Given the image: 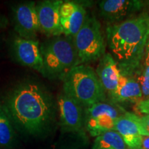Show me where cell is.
<instances>
[{
    "mask_svg": "<svg viewBox=\"0 0 149 149\" xmlns=\"http://www.w3.org/2000/svg\"><path fill=\"white\" fill-rule=\"evenodd\" d=\"M11 51L18 63L30 67L42 74L43 59L38 41L26 40L16 36L12 41Z\"/></svg>",
    "mask_w": 149,
    "mask_h": 149,
    "instance_id": "10",
    "label": "cell"
},
{
    "mask_svg": "<svg viewBox=\"0 0 149 149\" xmlns=\"http://www.w3.org/2000/svg\"><path fill=\"white\" fill-rule=\"evenodd\" d=\"M145 50L149 52V38H148V42H147V44H146V49H145Z\"/></svg>",
    "mask_w": 149,
    "mask_h": 149,
    "instance_id": "24",
    "label": "cell"
},
{
    "mask_svg": "<svg viewBox=\"0 0 149 149\" xmlns=\"http://www.w3.org/2000/svg\"><path fill=\"white\" fill-rule=\"evenodd\" d=\"M109 50L121 72L135 74L144 58L149 38V13L144 12L107 28Z\"/></svg>",
    "mask_w": 149,
    "mask_h": 149,
    "instance_id": "2",
    "label": "cell"
},
{
    "mask_svg": "<svg viewBox=\"0 0 149 149\" xmlns=\"http://www.w3.org/2000/svg\"><path fill=\"white\" fill-rule=\"evenodd\" d=\"M141 100H143L142 92L135 74L122 73L118 88L110 98V101L118 105L124 103L137 104Z\"/></svg>",
    "mask_w": 149,
    "mask_h": 149,
    "instance_id": "15",
    "label": "cell"
},
{
    "mask_svg": "<svg viewBox=\"0 0 149 149\" xmlns=\"http://www.w3.org/2000/svg\"><path fill=\"white\" fill-rule=\"evenodd\" d=\"M15 141L13 126L6 115L0 109V146L4 149H10Z\"/></svg>",
    "mask_w": 149,
    "mask_h": 149,
    "instance_id": "17",
    "label": "cell"
},
{
    "mask_svg": "<svg viewBox=\"0 0 149 149\" xmlns=\"http://www.w3.org/2000/svg\"><path fill=\"white\" fill-rule=\"evenodd\" d=\"M127 149H129V148H127Z\"/></svg>",
    "mask_w": 149,
    "mask_h": 149,
    "instance_id": "25",
    "label": "cell"
},
{
    "mask_svg": "<svg viewBox=\"0 0 149 149\" xmlns=\"http://www.w3.org/2000/svg\"><path fill=\"white\" fill-rule=\"evenodd\" d=\"M79 64L95 61L105 54L101 24L95 16L87 14L83 26L73 38Z\"/></svg>",
    "mask_w": 149,
    "mask_h": 149,
    "instance_id": "5",
    "label": "cell"
},
{
    "mask_svg": "<svg viewBox=\"0 0 149 149\" xmlns=\"http://www.w3.org/2000/svg\"><path fill=\"white\" fill-rule=\"evenodd\" d=\"M57 105L61 132L86 137L84 108L63 91L57 95Z\"/></svg>",
    "mask_w": 149,
    "mask_h": 149,
    "instance_id": "7",
    "label": "cell"
},
{
    "mask_svg": "<svg viewBox=\"0 0 149 149\" xmlns=\"http://www.w3.org/2000/svg\"><path fill=\"white\" fill-rule=\"evenodd\" d=\"M95 72L107 96L109 99L112 97L118 88L122 73L111 53H105L102 56Z\"/></svg>",
    "mask_w": 149,
    "mask_h": 149,
    "instance_id": "13",
    "label": "cell"
},
{
    "mask_svg": "<svg viewBox=\"0 0 149 149\" xmlns=\"http://www.w3.org/2000/svg\"><path fill=\"white\" fill-rule=\"evenodd\" d=\"M124 139L115 130H109L96 137L93 149H127Z\"/></svg>",
    "mask_w": 149,
    "mask_h": 149,
    "instance_id": "16",
    "label": "cell"
},
{
    "mask_svg": "<svg viewBox=\"0 0 149 149\" xmlns=\"http://www.w3.org/2000/svg\"><path fill=\"white\" fill-rule=\"evenodd\" d=\"M86 141V137L71 134V139L57 141L52 146V149H83Z\"/></svg>",
    "mask_w": 149,
    "mask_h": 149,
    "instance_id": "19",
    "label": "cell"
},
{
    "mask_svg": "<svg viewBox=\"0 0 149 149\" xmlns=\"http://www.w3.org/2000/svg\"><path fill=\"white\" fill-rule=\"evenodd\" d=\"M62 81L63 92L79 102L85 109L107 100V94L95 71L87 65L74 66Z\"/></svg>",
    "mask_w": 149,
    "mask_h": 149,
    "instance_id": "3",
    "label": "cell"
},
{
    "mask_svg": "<svg viewBox=\"0 0 149 149\" xmlns=\"http://www.w3.org/2000/svg\"><path fill=\"white\" fill-rule=\"evenodd\" d=\"M8 24V19L3 15L0 14V29L5 28Z\"/></svg>",
    "mask_w": 149,
    "mask_h": 149,
    "instance_id": "23",
    "label": "cell"
},
{
    "mask_svg": "<svg viewBox=\"0 0 149 149\" xmlns=\"http://www.w3.org/2000/svg\"><path fill=\"white\" fill-rule=\"evenodd\" d=\"M135 76L140 85L143 100L149 98V52L146 50L144 58Z\"/></svg>",
    "mask_w": 149,
    "mask_h": 149,
    "instance_id": "18",
    "label": "cell"
},
{
    "mask_svg": "<svg viewBox=\"0 0 149 149\" xmlns=\"http://www.w3.org/2000/svg\"><path fill=\"white\" fill-rule=\"evenodd\" d=\"M40 48L44 77L62 80L72 68L79 65L72 37L64 35L53 37Z\"/></svg>",
    "mask_w": 149,
    "mask_h": 149,
    "instance_id": "4",
    "label": "cell"
},
{
    "mask_svg": "<svg viewBox=\"0 0 149 149\" xmlns=\"http://www.w3.org/2000/svg\"><path fill=\"white\" fill-rule=\"evenodd\" d=\"M60 24L63 35L74 38L83 26L87 13L84 3L63 1L60 7Z\"/></svg>",
    "mask_w": 149,
    "mask_h": 149,
    "instance_id": "12",
    "label": "cell"
},
{
    "mask_svg": "<svg viewBox=\"0 0 149 149\" xmlns=\"http://www.w3.org/2000/svg\"><path fill=\"white\" fill-rule=\"evenodd\" d=\"M124 109L112 102H100L85 109L84 127L93 137H98L109 130H114L116 120Z\"/></svg>",
    "mask_w": 149,
    "mask_h": 149,
    "instance_id": "6",
    "label": "cell"
},
{
    "mask_svg": "<svg viewBox=\"0 0 149 149\" xmlns=\"http://www.w3.org/2000/svg\"><path fill=\"white\" fill-rule=\"evenodd\" d=\"M1 110L20 133L43 137L55 124L57 100L41 84L24 81L7 95Z\"/></svg>",
    "mask_w": 149,
    "mask_h": 149,
    "instance_id": "1",
    "label": "cell"
},
{
    "mask_svg": "<svg viewBox=\"0 0 149 149\" xmlns=\"http://www.w3.org/2000/svg\"><path fill=\"white\" fill-rule=\"evenodd\" d=\"M36 4L34 1H26L13 7L15 30L22 38L36 40L37 33L40 31Z\"/></svg>",
    "mask_w": 149,
    "mask_h": 149,
    "instance_id": "8",
    "label": "cell"
},
{
    "mask_svg": "<svg viewBox=\"0 0 149 149\" xmlns=\"http://www.w3.org/2000/svg\"><path fill=\"white\" fill-rule=\"evenodd\" d=\"M141 149H149V136L141 137Z\"/></svg>",
    "mask_w": 149,
    "mask_h": 149,
    "instance_id": "22",
    "label": "cell"
},
{
    "mask_svg": "<svg viewBox=\"0 0 149 149\" xmlns=\"http://www.w3.org/2000/svg\"><path fill=\"white\" fill-rule=\"evenodd\" d=\"M135 110L137 113L149 115V98L141 100L139 103L135 104Z\"/></svg>",
    "mask_w": 149,
    "mask_h": 149,
    "instance_id": "21",
    "label": "cell"
},
{
    "mask_svg": "<svg viewBox=\"0 0 149 149\" xmlns=\"http://www.w3.org/2000/svg\"><path fill=\"white\" fill-rule=\"evenodd\" d=\"M137 115L135 113L124 112L115 123L114 130L122 136L129 149H141L142 136L139 133Z\"/></svg>",
    "mask_w": 149,
    "mask_h": 149,
    "instance_id": "14",
    "label": "cell"
},
{
    "mask_svg": "<svg viewBox=\"0 0 149 149\" xmlns=\"http://www.w3.org/2000/svg\"><path fill=\"white\" fill-rule=\"evenodd\" d=\"M63 1L46 0L36 4L40 31L49 37L62 35L60 24V7Z\"/></svg>",
    "mask_w": 149,
    "mask_h": 149,
    "instance_id": "11",
    "label": "cell"
},
{
    "mask_svg": "<svg viewBox=\"0 0 149 149\" xmlns=\"http://www.w3.org/2000/svg\"><path fill=\"white\" fill-rule=\"evenodd\" d=\"M139 133L141 136H149V115H137Z\"/></svg>",
    "mask_w": 149,
    "mask_h": 149,
    "instance_id": "20",
    "label": "cell"
},
{
    "mask_svg": "<svg viewBox=\"0 0 149 149\" xmlns=\"http://www.w3.org/2000/svg\"><path fill=\"white\" fill-rule=\"evenodd\" d=\"M146 3L139 0H103L100 1V15L108 25L120 23L137 15Z\"/></svg>",
    "mask_w": 149,
    "mask_h": 149,
    "instance_id": "9",
    "label": "cell"
}]
</instances>
